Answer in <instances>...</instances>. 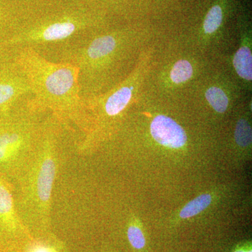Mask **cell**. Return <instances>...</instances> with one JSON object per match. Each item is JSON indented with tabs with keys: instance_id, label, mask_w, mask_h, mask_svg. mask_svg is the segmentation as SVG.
Instances as JSON below:
<instances>
[{
	"instance_id": "6da1fadb",
	"label": "cell",
	"mask_w": 252,
	"mask_h": 252,
	"mask_svg": "<svg viewBox=\"0 0 252 252\" xmlns=\"http://www.w3.org/2000/svg\"><path fill=\"white\" fill-rule=\"evenodd\" d=\"M147 30H121L93 37L70 56L68 63L79 69L80 95L84 102L117 84L123 67L138 57L154 39Z\"/></svg>"
},
{
	"instance_id": "7a4b0ae2",
	"label": "cell",
	"mask_w": 252,
	"mask_h": 252,
	"mask_svg": "<svg viewBox=\"0 0 252 252\" xmlns=\"http://www.w3.org/2000/svg\"><path fill=\"white\" fill-rule=\"evenodd\" d=\"M27 77L35 108L48 109L64 122L81 130L89 129V116L81 98L79 69L71 63L48 61L31 46H26L15 60Z\"/></svg>"
},
{
	"instance_id": "3957f363",
	"label": "cell",
	"mask_w": 252,
	"mask_h": 252,
	"mask_svg": "<svg viewBox=\"0 0 252 252\" xmlns=\"http://www.w3.org/2000/svg\"><path fill=\"white\" fill-rule=\"evenodd\" d=\"M155 52L154 46L146 48L125 78L109 90L84 102L89 121L85 144L97 138L144 94L155 64Z\"/></svg>"
},
{
	"instance_id": "277c9868",
	"label": "cell",
	"mask_w": 252,
	"mask_h": 252,
	"mask_svg": "<svg viewBox=\"0 0 252 252\" xmlns=\"http://www.w3.org/2000/svg\"><path fill=\"white\" fill-rule=\"evenodd\" d=\"M52 132L42 130L35 148L19 175L21 200L30 215H49L57 172L56 140Z\"/></svg>"
},
{
	"instance_id": "5b68a950",
	"label": "cell",
	"mask_w": 252,
	"mask_h": 252,
	"mask_svg": "<svg viewBox=\"0 0 252 252\" xmlns=\"http://www.w3.org/2000/svg\"><path fill=\"white\" fill-rule=\"evenodd\" d=\"M43 129L11 113L0 126V175L17 177L35 148Z\"/></svg>"
},
{
	"instance_id": "8992f818",
	"label": "cell",
	"mask_w": 252,
	"mask_h": 252,
	"mask_svg": "<svg viewBox=\"0 0 252 252\" xmlns=\"http://www.w3.org/2000/svg\"><path fill=\"white\" fill-rule=\"evenodd\" d=\"M160 68L151 72L146 91L153 95H174L185 94L208 69L207 61L198 54L179 51L165 59Z\"/></svg>"
},
{
	"instance_id": "52a82bcc",
	"label": "cell",
	"mask_w": 252,
	"mask_h": 252,
	"mask_svg": "<svg viewBox=\"0 0 252 252\" xmlns=\"http://www.w3.org/2000/svg\"><path fill=\"white\" fill-rule=\"evenodd\" d=\"M243 90L235 78L209 67L189 88L185 95L193 96L218 114L229 109Z\"/></svg>"
},
{
	"instance_id": "ba28073f",
	"label": "cell",
	"mask_w": 252,
	"mask_h": 252,
	"mask_svg": "<svg viewBox=\"0 0 252 252\" xmlns=\"http://www.w3.org/2000/svg\"><path fill=\"white\" fill-rule=\"evenodd\" d=\"M86 27L85 23L77 18H63L36 26L18 35L3 40V45L40 44L64 40Z\"/></svg>"
},
{
	"instance_id": "9c48e42d",
	"label": "cell",
	"mask_w": 252,
	"mask_h": 252,
	"mask_svg": "<svg viewBox=\"0 0 252 252\" xmlns=\"http://www.w3.org/2000/svg\"><path fill=\"white\" fill-rule=\"evenodd\" d=\"M28 94L31 86L16 61L0 69V117L9 116L18 99Z\"/></svg>"
},
{
	"instance_id": "30bf717a",
	"label": "cell",
	"mask_w": 252,
	"mask_h": 252,
	"mask_svg": "<svg viewBox=\"0 0 252 252\" xmlns=\"http://www.w3.org/2000/svg\"><path fill=\"white\" fill-rule=\"evenodd\" d=\"M238 49L231 59L235 79L243 89L251 91L252 83V33L250 23L244 19L238 23Z\"/></svg>"
},
{
	"instance_id": "8fae6325",
	"label": "cell",
	"mask_w": 252,
	"mask_h": 252,
	"mask_svg": "<svg viewBox=\"0 0 252 252\" xmlns=\"http://www.w3.org/2000/svg\"><path fill=\"white\" fill-rule=\"evenodd\" d=\"M149 132L156 142L167 148H182L188 141L185 129L166 114H158L154 117L149 125Z\"/></svg>"
},
{
	"instance_id": "7c38bea8",
	"label": "cell",
	"mask_w": 252,
	"mask_h": 252,
	"mask_svg": "<svg viewBox=\"0 0 252 252\" xmlns=\"http://www.w3.org/2000/svg\"><path fill=\"white\" fill-rule=\"evenodd\" d=\"M223 0H219L207 11L201 27L199 30L197 44L199 50L210 46L216 42L221 36V31L224 23L225 6ZM198 50V51H199Z\"/></svg>"
},
{
	"instance_id": "4fadbf2b",
	"label": "cell",
	"mask_w": 252,
	"mask_h": 252,
	"mask_svg": "<svg viewBox=\"0 0 252 252\" xmlns=\"http://www.w3.org/2000/svg\"><path fill=\"white\" fill-rule=\"evenodd\" d=\"M12 188L7 178L0 175V229L14 231L20 224Z\"/></svg>"
},
{
	"instance_id": "5bb4252c",
	"label": "cell",
	"mask_w": 252,
	"mask_h": 252,
	"mask_svg": "<svg viewBox=\"0 0 252 252\" xmlns=\"http://www.w3.org/2000/svg\"><path fill=\"white\" fill-rule=\"evenodd\" d=\"M252 126L246 116L239 118L234 129L235 143L241 148H247L252 144Z\"/></svg>"
},
{
	"instance_id": "9a60e30c",
	"label": "cell",
	"mask_w": 252,
	"mask_h": 252,
	"mask_svg": "<svg viewBox=\"0 0 252 252\" xmlns=\"http://www.w3.org/2000/svg\"><path fill=\"white\" fill-rule=\"evenodd\" d=\"M212 202V196L210 194H203L194 199L180 212V217L182 219L190 218L198 215L207 208Z\"/></svg>"
},
{
	"instance_id": "2e32d148",
	"label": "cell",
	"mask_w": 252,
	"mask_h": 252,
	"mask_svg": "<svg viewBox=\"0 0 252 252\" xmlns=\"http://www.w3.org/2000/svg\"><path fill=\"white\" fill-rule=\"evenodd\" d=\"M127 238L131 245L137 250H141L145 246V238L139 227L130 225L127 230Z\"/></svg>"
},
{
	"instance_id": "e0dca14e",
	"label": "cell",
	"mask_w": 252,
	"mask_h": 252,
	"mask_svg": "<svg viewBox=\"0 0 252 252\" xmlns=\"http://www.w3.org/2000/svg\"><path fill=\"white\" fill-rule=\"evenodd\" d=\"M31 252H56V251H55L54 249L49 248V247L39 245V246H36L35 248H33Z\"/></svg>"
},
{
	"instance_id": "ac0fdd59",
	"label": "cell",
	"mask_w": 252,
	"mask_h": 252,
	"mask_svg": "<svg viewBox=\"0 0 252 252\" xmlns=\"http://www.w3.org/2000/svg\"><path fill=\"white\" fill-rule=\"evenodd\" d=\"M11 114H10V115H11ZM9 116H8V117H0V126H1V124H2L3 123L5 122V121H6V119H7Z\"/></svg>"
},
{
	"instance_id": "d6986e66",
	"label": "cell",
	"mask_w": 252,
	"mask_h": 252,
	"mask_svg": "<svg viewBox=\"0 0 252 252\" xmlns=\"http://www.w3.org/2000/svg\"><path fill=\"white\" fill-rule=\"evenodd\" d=\"M234 252H252V250H248V251H245V250H237V251H235Z\"/></svg>"
}]
</instances>
